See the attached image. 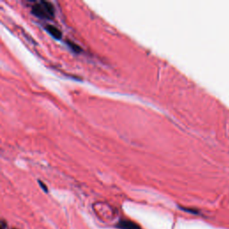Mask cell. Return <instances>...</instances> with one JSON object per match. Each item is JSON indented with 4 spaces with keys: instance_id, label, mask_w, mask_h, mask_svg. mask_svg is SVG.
<instances>
[{
    "instance_id": "6da1fadb",
    "label": "cell",
    "mask_w": 229,
    "mask_h": 229,
    "mask_svg": "<svg viewBox=\"0 0 229 229\" xmlns=\"http://www.w3.org/2000/svg\"><path fill=\"white\" fill-rule=\"evenodd\" d=\"M31 13L40 19L50 20L55 16V8L52 3L42 0L33 4L31 6Z\"/></svg>"
},
{
    "instance_id": "7a4b0ae2",
    "label": "cell",
    "mask_w": 229,
    "mask_h": 229,
    "mask_svg": "<svg viewBox=\"0 0 229 229\" xmlns=\"http://www.w3.org/2000/svg\"><path fill=\"white\" fill-rule=\"evenodd\" d=\"M115 227L119 229H141L134 222L126 219H121Z\"/></svg>"
},
{
    "instance_id": "3957f363",
    "label": "cell",
    "mask_w": 229,
    "mask_h": 229,
    "mask_svg": "<svg viewBox=\"0 0 229 229\" xmlns=\"http://www.w3.org/2000/svg\"><path fill=\"white\" fill-rule=\"evenodd\" d=\"M45 29H46V31H47L53 38H55L56 40H61V38H62V32H61V31H60L58 28H57L56 26L49 24V25H47V26L45 27Z\"/></svg>"
},
{
    "instance_id": "277c9868",
    "label": "cell",
    "mask_w": 229,
    "mask_h": 229,
    "mask_svg": "<svg viewBox=\"0 0 229 229\" xmlns=\"http://www.w3.org/2000/svg\"><path fill=\"white\" fill-rule=\"evenodd\" d=\"M67 45L71 48V49L74 53H81L82 52V48L79 45H77V44H75L72 41H69V40H67Z\"/></svg>"
},
{
    "instance_id": "5b68a950",
    "label": "cell",
    "mask_w": 229,
    "mask_h": 229,
    "mask_svg": "<svg viewBox=\"0 0 229 229\" xmlns=\"http://www.w3.org/2000/svg\"><path fill=\"white\" fill-rule=\"evenodd\" d=\"M39 183H40V187L44 190V192H48V188H47V186H46V184L44 183H42L41 181H39Z\"/></svg>"
},
{
    "instance_id": "8992f818",
    "label": "cell",
    "mask_w": 229,
    "mask_h": 229,
    "mask_svg": "<svg viewBox=\"0 0 229 229\" xmlns=\"http://www.w3.org/2000/svg\"><path fill=\"white\" fill-rule=\"evenodd\" d=\"M5 228H6L5 222H4V220H2V222H1V228H0V229H5Z\"/></svg>"
}]
</instances>
